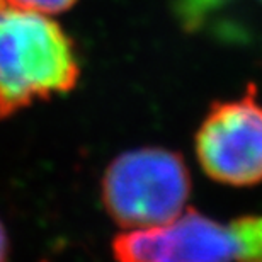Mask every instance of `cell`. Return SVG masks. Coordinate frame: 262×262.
<instances>
[{"mask_svg": "<svg viewBox=\"0 0 262 262\" xmlns=\"http://www.w3.org/2000/svg\"><path fill=\"white\" fill-rule=\"evenodd\" d=\"M73 43L45 14L0 2V119L75 87Z\"/></svg>", "mask_w": 262, "mask_h": 262, "instance_id": "1", "label": "cell"}, {"mask_svg": "<svg viewBox=\"0 0 262 262\" xmlns=\"http://www.w3.org/2000/svg\"><path fill=\"white\" fill-rule=\"evenodd\" d=\"M102 204L124 228H150L169 223L184 211L191 176L176 151L141 148L111 162L102 177Z\"/></svg>", "mask_w": 262, "mask_h": 262, "instance_id": "2", "label": "cell"}, {"mask_svg": "<svg viewBox=\"0 0 262 262\" xmlns=\"http://www.w3.org/2000/svg\"><path fill=\"white\" fill-rule=\"evenodd\" d=\"M196 155L206 176L222 184L262 181V104L254 85L242 97L213 104L196 133Z\"/></svg>", "mask_w": 262, "mask_h": 262, "instance_id": "3", "label": "cell"}, {"mask_svg": "<svg viewBox=\"0 0 262 262\" xmlns=\"http://www.w3.org/2000/svg\"><path fill=\"white\" fill-rule=\"evenodd\" d=\"M113 255L116 262H232L235 244L228 227L187 209L169 223L118 235Z\"/></svg>", "mask_w": 262, "mask_h": 262, "instance_id": "4", "label": "cell"}, {"mask_svg": "<svg viewBox=\"0 0 262 262\" xmlns=\"http://www.w3.org/2000/svg\"><path fill=\"white\" fill-rule=\"evenodd\" d=\"M230 233L235 244V259L238 262H262V216L247 214L233 220Z\"/></svg>", "mask_w": 262, "mask_h": 262, "instance_id": "5", "label": "cell"}, {"mask_svg": "<svg viewBox=\"0 0 262 262\" xmlns=\"http://www.w3.org/2000/svg\"><path fill=\"white\" fill-rule=\"evenodd\" d=\"M230 0H174V9L186 29H198L209 14L223 7Z\"/></svg>", "mask_w": 262, "mask_h": 262, "instance_id": "6", "label": "cell"}, {"mask_svg": "<svg viewBox=\"0 0 262 262\" xmlns=\"http://www.w3.org/2000/svg\"><path fill=\"white\" fill-rule=\"evenodd\" d=\"M5 5L39 14H58L70 9L77 0H0Z\"/></svg>", "mask_w": 262, "mask_h": 262, "instance_id": "7", "label": "cell"}, {"mask_svg": "<svg viewBox=\"0 0 262 262\" xmlns=\"http://www.w3.org/2000/svg\"><path fill=\"white\" fill-rule=\"evenodd\" d=\"M9 257V240L4 225L0 223V262H7Z\"/></svg>", "mask_w": 262, "mask_h": 262, "instance_id": "8", "label": "cell"}]
</instances>
